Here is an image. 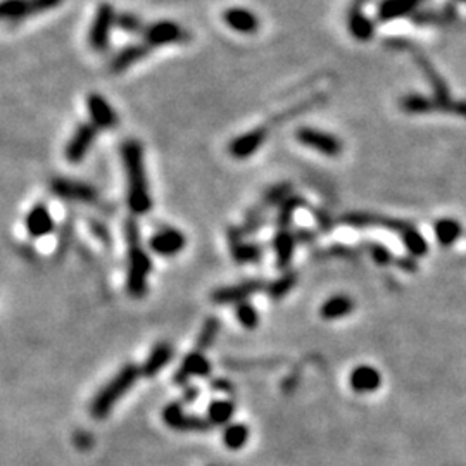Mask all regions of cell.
Here are the masks:
<instances>
[{"label":"cell","mask_w":466,"mask_h":466,"mask_svg":"<svg viewBox=\"0 0 466 466\" xmlns=\"http://www.w3.org/2000/svg\"><path fill=\"white\" fill-rule=\"evenodd\" d=\"M162 420L170 428L180 432H207L211 430V422L207 418L195 415H187L183 411V403H171L162 410Z\"/></svg>","instance_id":"obj_7"},{"label":"cell","mask_w":466,"mask_h":466,"mask_svg":"<svg viewBox=\"0 0 466 466\" xmlns=\"http://www.w3.org/2000/svg\"><path fill=\"white\" fill-rule=\"evenodd\" d=\"M296 138L299 140V144L323 155H328V157H337L344 149L342 142L335 135L313 128V126H302L296 132Z\"/></svg>","instance_id":"obj_5"},{"label":"cell","mask_w":466,"mask_h":466,"mask_svg":"<svg viewBox=\"0 0 466 466\" xmlns=\"http://www.w3.org/2000/svg\"><path fill=\"white\" fill-rule=\"evenodd\" d=\"M211 371H212V366L209 359L202 354V351L195 349L183 358L182 365H180L177 371H175L173 382L175 385H187L192 377L206 378L209 377Z\"/></svg>","instance_id":"obj_12"},{"label":"cell","mask_w":466,"mask_h":466,"mask_svg":"<svg viewBox=\"0 0 466 466\" xmlns=\"http://www.w3.org/2000/svg\"><path fill=\"white\" fill-rule=\"evenodd\" d=\"M284 359H224V366L233 371H249V370H263V368H276L281 365Z\"/></svg>","instance_id":"obj_31"},{"label":"cell","mask_w":466,"mask_h":466,"mask_svg":"<svg viewBox=\"0 0 466 466\" xmlns=\"http://www.w3.org/2000/svg\"><path fill=\"white\" fill-rule=\"evenodd\" d=\"M268 137V128H254L251 132L239 135L230 142L228 145V152H230L232 157L235 159H247L251 155H254L257 150L261 149V145L264 144Z\"/></svg>","instance_id":"obj_15"},{"label":"cell","mask_w":466,"mask_h":466,"mask_svg":"<svg viewBox=\"0 0 466 466\" xmlns=\"http://www.w3.org/2000/svg\"><path fill=\"white\" fill-rule=\"evenodd\" d=\"M26 9H24V18H31L36 14H45L48 11H54L64 0H24Z\"/></svg>","instance_id":"obj_39"},{"label":"cell","mask_w":466,"mask_h":466,"mask_svg":"<svg viewBox=\"0 0 466 466\" xmlns=\"http://www.w3.org/2000/svg\"><path fill=\"white\" fill-rule=\"evenodd\" d=\"M199 394H200V390L197 387H187L185 394H183L182 403L183 404H194L195 400L199 399Z\"/></svg>","instance_id":"obj_43"},{"label":"cell","mask_w":466,"mask_h":466,"mask_svg":"<svg viewBox=\"0 0 466 466\" xmlns=\"http://www.w3.org/2000/svg\"><path fill=\"white\" fill-rule=\"evenodd\" d=\"M365 249L370 254L371 259L378 264V266H388V264L394 263V254L385 247V245L377 244V242H366Z\"/></svg>","instance_id":"obj_38"},{"label":"cell","mask_w":466,"mask_h":466,"mask_svg":"<svg viewBox=\"0 0 466 466\" xmlns=\"http://www.w3.org/2000/svg\"><path fill=\"white\" fill-rule=\"evenodd\" d=\"M341 222L347 224V227H353V228L378 227V228H383V230L399 233V235L411 227L410 223L403 222V219L388 218V216H383V214H373V212H347V214L342 216Z\"/></svg>","instance_id":"obj_10"},{"label":"cell","mask_w":466,"mask_h":466,"mask_svg":"<svg viewBox=\"0 0 466 466\" xmlns=\"http://www.w3.org/2000/svg\"><path fill=\"white\" fill-rule=\"evenodd\" d=\"M290 195H292V185L290 183H280V185L271 187L266 194H264L263 202L261 206L263 207H278L281 202H285Z\"/></svg>","instance_id":"obj_35"},{"label":"cell","mask_w":466,"mask_h":466,"mask_svg":"<svg viewBox=\"0 0 466 466\" xmlns=\"http://www.w3.org/2000/svg\"><path fill=\"white\" fill-rule=\"evenodd\" d=\"M354 311V301L351 299L349 296H344V294H338V296L330 297L323 302L320 314L323 320H341V318L349 316Z\"/></svg>","instance_id":"obj_23"},{"label":"cell","mask_w":466,"mask_h":466,"mask_svg":"<svg viewBox=\"0 0 466 466\" xmlns=\"http://www.w3.org/2000/svg\"><path fill=\"white\" fill-rule=\"evenodd\" d=\"M294 235H296L297 239V244H313L314 239H316V233L313 230H308V228H297V230H294Z\"/></svg>","instance_id":"obj_42"},{"label":"cell","mask_w":466,"mask_h":466,"mask_svg":"<svg viewBox=\"0 0 466 466\" xmlns=\"http://www.w3.org/2000/svg\"><path fill=\"white\" fill-rule=\"evenodd\" d=\"M308 204H306V199L299 197V195H290V197L285 200V202H281L280 206L276 207V227L280 228V230H289L290 223H292L294 219V212L297 209H301V207H306Z\"/></svg>","instance_id":"obj_26"},{"label":"cell","mask_w":466,"mask_h":466,"mask_svg":"<svg viewBox=\"0 0 466 466\" xmlns=\"http://www.w3.org/2000/svg\"><path fill=\"white\" fill-rule=\"evenodd\" d=\"M121 159L128 182V207L133 214L144 216L152 209V197L145 177L144 147L137 140H126L121 144Z\"/></svg>","instance_id":"obj_1"},{"label":"cell","mask_w":466,"mask_h":466,"mask_svg":"<svg viewBox=\"0 0 466 466\" xmlns=\"http://www.w3.org/2000/svg\"><path fill=\"white\" fill-rule=\"evenodd\" d=\"M116 26L130 35H144L147 28L144 21L137 14H133V12H120Z\"/></svg>","instance_id":"obj_34"},{"label":"cell","mask_w":466,"mask_h":466,"mask_svg":"<svg viewBox=\"0 0 466 466\" xmlns=\"http://www.w3.org/2000/svg\"><path fill=\"white\" fill-rule=\"evenodd\" d=\"M314 219H316L318 227H320L323 232H332L333 230L332 214H328V212H326V211L314 209Z\"/></svg>","instance_id":"obj_40"},{"label":"cell","mask_w":466,"mask_h":466,"mask_svg":"<svg viewBox=\"0 0 466 466\" xmlns=\"http://www.w3.org/2000/svg\"><path fill=\"white\" fill-rule=\"evenodd\" d=\"M126 247H128V275H126V290L133 299H142L147 294V278L152 269V261L145 249L142 247L140 224L135 218H128L123 223Z\"/></svg>","instance_id":"obj_2"},{"label":"cell","mask_w":466,"mask_h":466,"mask_svg":"<svg viewBox=\"0 0 466 466\" xmlns=\"http://www.w3.org/2000/svg\"><path fill=\"white\" fill-rule=\"evenodd\" d=\"M116 21L118 14L114 11L113 4L102 2L95 9V14H93V19L88 28V45L93 52H97V54L108 52Z\"/></svg>","instance_id":"obj_4"},{"label":"cell","mask_w":466,"mask_h":466,"mask_svg":"<svg viewBox=\"0 0 466 466\" xmlns=\"http://www.w3.org/2000/svg\"><path fill=\"white\" fill-rule=\"evenodd\" d=\"M242 228H230L228 230V245H230V254L237 263H259L263 259V249L254 242H245Z\"/></svg>","instance_id":"obj_14"},{"label":"cell","mask_w":466,"mask_h":466,"mask_svg":"<svg viewBox=\"0 0 466 466\" xmlns=\"http://www.w3.org/2000/svg\"><path fill=\"white\" fill-rule=\"evenodd\" d=\"M219 328H222V323H219L218 318L209 316L206 321H204L202 328H200L199 337H197V351H206L214 344L216 337H218Z\"/></svg>","instance_id":"obj_33"},{"label":"cell","mask_w":466,"mask_h":466,"mask_svg":"<svg viewBox=\"0 0 466 466\" xmlns=\"http://www.w3.org/2000/svg\"><path fill=\"white\" fill-rule=\"evenodd\" d=\"M150 51H152V47H149L145 42L125 45V47H121L120 51L111 57V61H109V71L113 73L126 71V69H130L137 63H140L142 59H145V57L150 54Z\"/></svg>","instance_id":"obj_16"},{"label":"cell","mask_w":466,"mask_h":466,"mask_svg":"<svg viewBox=\"0 0 466 466\" xmlns=\"http://www.w3.org/2000/svg\"><path fill=\"white\" fill-rule=\"evenodd\" d=\"M263 289H266V281L257 280V278H252V280H245L242 284L230 285V287H222L214 290L211 296V301L214 304L227 306V304H240V302H245L251 296L261 292Z\"/></svg>","instance_id":"obj_11"},{"label":"cell","mask_w":466,"mask_h":466,"mask_svg":"<svg viewBox=\"0 0 466 466\" xmlns=\"http://www.w3.org/2000/svg\"><path fill=\"white\" fill-rule=\"evenodd\" d=\"M223 21L230 30L242 35H254L259 30L257 14L245 7H228L223 12Z\"/></svg>","instance_id":"obj_18"},{"label":"cell","mask_w":466,"mask_h":466,"mask_svg":"<svg viewBox=\"0 0 466 466\" xmlns=\"http://www.w3.org/2000/svg\"><path fill=\"white\" fill-rule=\"evenodd\" d=\"M97 130L99 128L93 123H81L75 130L73 137L69 138L66 150H64V155H66V161L69 165H80L87 157L88 150L92 149L93 142L97 138Z\"/></svg>","instance_id":"obj_8"},{"label":"cell","mask_w":466,"mask_h":466,"mask_svg":"<svg viewBox=\"0 0 466 466\" xmlns=\"http://www.w3.org/2000/svg\"><path fill=\"white\" fill-rule=\"evenodd\" d=\"M399 266L400 268H406V271H415L416 269V263H415V257H406V259H400L399 261Z\"/></svg>","instance_id":"obj_46"},{"label":"cell","mask_w":466,"mask_h":466,"mask_svg":"<svg viewBox=\"0 0 466 466\" xmlns=\"http://www.w3.org/2000/svg\"><path fill=\"white\" fill-rule=\"evenodd\" d=\"M187 245V239L182 232L177 228H162L157 233H154L149 240V247L152 249L157 256L173 257L178 252H182Z\"/></svg>","instance_id":"obj_13"},{"label":"cell","mask_w":466,"mask_h":466,"mask_svg":"<svg viewBox=\"0 0 466 466\" xmlns=\"http://www.w3.org/2000/svg\"><path fill=\"white\" fill-rule=\"evenodd\" d=\"M349 31L351 35L354 36L359 42H366L370 40L375 33V24L368 16L363 14V11L359 7H354L353 11L349 12Z\"/></svg>","instance_id":"obj_25"},{"label":"cell","mask_w":466,"mask_h":466,"mask_svg":"<svg viewBox=\"0 0 466 466\" xmlns=\"http://www.w3.org/2000/svg\"><path fill=\"white\" fill-rule=\"evenodd\" d=\"M349 385L356 394H371V392H377L382 385V375L377 368L370 365L356 366L351 371Z\"/></svg>","instance_id":"obj_20"},{"label":"cell","mask_w":466,"mask_h":466,"mask_svg":"<svg viewBox=\"0 0 466 466\" xmlns=\"http://www.w3.org/2000/svg\"><path fill=\"white\" fill-rule=\"evenodd\" d=\"M235 314L237 320L240 321V325H242L244 328L254 330L256 326L259 325V314H257L256 308L251 302H240V304H237Z\"/></svg>","instance_id":"obj_37"},{"label":"cell","mask_w":466,"mask_h":466,"mask_svg":"<svg viewBox=\"0 0 466 466\" xmlns=\"http://www.w3.org/2000/svg\"><path fill=\"white\" fill-rule=\"evenodd\" d=\"M52 194L64 200H73V202L90 204V206H99L100 197L99 192L93 189L92 185L78 180L69 178H56L52 180Z\"/></svg>","instance_id":"obj_6"},{"label":"cell","mask_w":466,"mask_h":466,"mask_svg":"<svg viewBox=\"0 0 466 466\" xmlns=\"http://www.w3.org/2000/svg\"><path fill=\"white\" fill-rule=\"evenodd\" d=\"M328 252L332 256H338V257H353L354 256V252L351 251L349 247H332Z\"/></svg>","instance_id":"obj_45"},{"label":"cell","mask_w":466,"mask_h":466,"mask_svg":"<svg viewBox=\"0 0 466 466\" xmlns=\"http://www.w3.org/2000/svg\"><path fill=\"white\" fill-rule=\"evenodd\" d=\"M185 36L187 33L183 31V28L180 26L178 23L171 21V19H159V21L147 24L144 42L149 45V47L155 48V47H162V45L183 42Z\"/></svg>","instance_id":"obj_9"},{"label":"cell","mask_w":466,"mask_h":466,"mask_svg":"<svg viewBox=\"0 0 466 466\" xmlns=\"http://www.w3.org/2000/svg\"><path fill=\"white\" fill-rule=\"evenodd\" d=\"M140 375L142 368H138L137 365L123 366L121 370L114 375L113 380H109V382L100 388L99 394L93 398L92 406H90V413H92L93 418H105V416L114 410L118 400L135 385V382H137Z\"/></svg>","instance_id":"obj_3"},{"label":"cell","mask_w":466,"mask_h":466,"mask_svg":"<svg viewBox=\"0 0 466 466\" xmlns=\"http://www.w3.org/2000/svg\"><path fill=\"white\" fill-rule=\"evenodd\" d=\"M249 435H251V430L244 423H232L224 428L223 442L232 451H239L247 444Z\"/></svg>","instance_id":"obj_30"},{"label":"cell","mask_w":466,"mask_h":466,"mask_svg":"<svg viewBox=\"0 0 466 466\" xmlns=\"http://www.w3.org/2000/svg\"><path fill=\"white\" fill-rule=\"evenodd\" d=\"M211 387L218 392H230L232 390V383L228 382L227 378H214L211 382Z\"/></svg>","instance_id":"obj_44"},{"label":"cell","mask_w":466,"mask_h":466,"mask_svg":"<svg viewBox=\"0 0 466 466\" xmlns=\"http://www.w3.org/2000/svg\"><path fill=\"white\" fill-rule=\"evenodd\" d=\"M403 237V244L406 247V251L410 252L411 257H423L428 252V244L425 240V237L416 230L415 227H410L406 232L400 233Z\"/></svg>","instance_id":"obj_32"},{"label":"cell","mask_w":466,"mask_h":466,"mask_svg":"<svg viewBox=\"0 0 466 466\" xmlns=\"http://www.w3.org/2000/svg\"><path fill=\"white\" fill-rule=\"evenodd\" d=\"M24 227H26L28 235L31 239H43V237L51 235L56 230L54 218H52L51 211L45 204H38L28 212L26 219H24Z\"/></svg>","instance_id":"obj_19"},{"label":"cell","mask_w":466,"mask_h":466,"mask_svg":"<svg viewBox=\"0 0 466 466\" xmlns=\"http://www.w3.org/2000/svg\"><path fill=\"white\" fill-rule=\"evenodd\" d=\"M87 109L90 120L100 130H111L118 126V114L100 93H90L87 97Z\"/></svg>","instance_id":"obj_17"},{"label":"cell","mask_w":466,"mask_h":466,"mask_svg":"<svg viewBox=\"0 0 466 466\" xmlns=\"http://www.w3.org/2000/svg\"><path fill=\"white\" fill-rule=\"evenodd\" d=\"M433 233H435V239L439 245H442V247H451V245H455L457 240H460V237L463 235V227H461V223L456 222V219L444 218L435 223Z\"/></svg>","instance_id":"obj_24"},{"label":"cell","mask_w":466,"mask_h":466,"mask_svg":"<svg viewBox=\"0 0 466 466\" xmlns=\"http://www.w3.org/2000/svg\"><path fill=\"white\" fill-rule=\"evenodd\" d=\"M264 212H266V207L263 206H257L247 212L242 224L244 235H254V233L263 228L264 222H266V214H264Z\"/></svg>","instance_id":"obj_36"},{"label":"cell","mask_w":466,"mask_h":466,"mask_svg":"<svg viewBox=\"0 0 466 466\" xmlns=\"http://www.w3.org/2000/svg\"><path fill=\"white\" fill-rule=\"evenodd\" d=\"M90 227H92L93 235H97L102 240V244L109 245V242H111V235H109V230L105 228V224H102L100 222H90Z\"/></svg>","instance_id":"obj_41"},{"label":"cell","mask_w":466,"mask_h":466,"mask_svg":"<svg viewBox=\"0 0 466 466\" xmlns=\"http://www.w3.org/2000/svg\"><path fill=\"white\" fill-rule=\"evenodd\" d=\"M296 284H297V273L292 271V269H287V271L281 273L276 280H273L271 284L266 285V292L273 301H281L290 290L296 287Z\"/></svg>","instance_id":"obj_29"},{"label":"cell","mask_w":466,"mask_h":466,"mask_svg":"<svg viewBox=\"0 0 466 466\" xmlns=\"http://www.w3.org/2000/svg\"><path fill=\"white\" fill-rule=\"evenodd\" d=\"M171 358H173V347H171V344L159 342V344L152 347L149 358L145 359L144 366H142V375L144 377H154L171 361Z\"/></svg>","instance_id":"obj_22"},{"label":"cell","mask_w":466,"mask_h":466,"mask_svg":"<svg viewBox=\"0 0 466 466\" xmlns=\"http://www.w3.org/2000/svg\"><path fill=\"white\" fill-rule=\"evenodd\" d=\"M235 415V404L228 399H216L207 406L206 418L211 425H227Z\"/></svg>","instance_id":"obj_27"},{"label":"cell","mask_w":466,"mask_h":466,"mask_svg":"<svg viewBox=\"0 0 466 466\" xmlns=\"http://www.w3.org/2000/svg\"><path fill=\"white\" fill-rule=\"evenodd\" d=\"M271 245L276 256V266L284 269V271H287L290 263H292L294 259V252H296V235L290 230H278L276 235L273 237Z\"/></svg>","instance_id":"obj_21"},{"label":"cell","mask_w":466,"mask_h":466,"mask_svg":"<svg viewBox=\"0 0 466 466\" xmlns=\"http://www.w3.org/2000/svg\"><path fill=\"white\" fill-rule=\"evenodd\" d=\"M418 0H383L378 7V18L382 21H392L399 16L408 14L413 7H416Z\"/></svg>","instance_id":"obj_28"}]
</instances>
